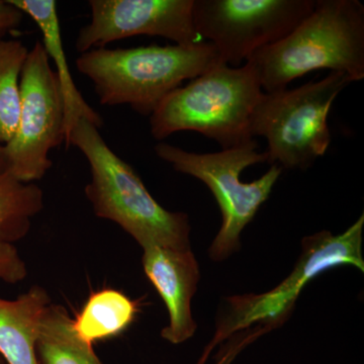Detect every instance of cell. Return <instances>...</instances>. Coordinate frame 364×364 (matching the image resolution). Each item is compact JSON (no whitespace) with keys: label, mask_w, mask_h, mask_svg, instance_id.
<instances>
[{"label":"cell","mask_w":364,"mask_h":364,"mask_svg":"<svg viewBox=\"0 0 364 364\" xmlns=\"http://www.w3.org/2000/svg\"><path fill=\"white\" fill-rule=\"evenodd\" d=\"M265 93L287 90L309 72L330 69L364 78V6L358 0H316L289 35L247 59Z\"/></svg>","instance_id":"6da1fadb"},{"label":"cell","mask_w":364,"mask_h":364,"mask_svg":"<svg viewBox=\"0 0 364 364\" xmlns=\"http://www.w3.org/2000/svg\"><path fill=\"white\" fill-rule=\"evenodd\" d=\"M70 146L90 164L85 193L97 218L116 223L143 249L191 248L188 215L159 205L133 167L105 143L100 129L81 119L72 131Z\"/></svg>","instance_id":"7a4b0ae2"},{"label":"cell","mask_w":364,"mask_h":364,"mask_svg":"<svg viewBox=\"0 0 364 364\" xmlns=\"http://www.w3.org/2000/svg\"><path fill=\"white\" fill-rule=\"evenodd\" d=\"M219 61L214 46L150 45L132 49L97 48L76 61L78 71L95 85L102 105H128L150 117L163 100Z\"/></svg>","instance_id":"3957f363"},{"label":"cell","mask_w":364,"mask_h":364,"mask_svg":"<svg viewBox=\"0 0 364 364\" xmlns=\"http://www.w3.org/2000/svg\"><path fill=\"white\" fill-rule=\"evenodd\" d=\"M262 95L252 64L230 67L218 61L162 100L150 116L151 135L162 141L177 132L195 131L223 150L231 149L254 140L251 119Z\"/></svg>","instance_id":"277c9868"},{"label":"cell","mask_w":364,"mask_h":364,"mask_svg":"<svg viewBox=\"0 0 364 364\" xmlns=\"http://www.w3.org/2000/svg\"><path fill=\"white\" fill-rule=\"evenodd\" d=\"M154 150L174 170L200 179L212 191L221 210L222 226L210 245V256L217 261L226 259L240 248L242 231L269 198L282 167L272 164L267 173L250 183L240 181L244 169L267 162V152H258L255 140L208 154L188 152L164 142L158 143Z\"/></svg>","instance_id":"5b68a950"},{"label":"cell","mask_w":364,"mask_h":364,"mask_svg":"<svg viewBox=\"0 0 364 364\" xmlns=\"http://www.w3.org/2000/svg\"><path fill=\"white\" fill-rule=\"evenodd\" d=\"M352 82L340 72L294 90L261 95L251 119V135L267 141V162L305 170L331 144L328 116L339 93Z\"/></svg>","instance_id":"8992f818"},{"label":"cell","mask_w":364,"mask_h":364,"mask_svg":"<svg viewBox=\"0 0 364 364\" xmlns=\"http://www.w3.org/2000/svg\"><path fill=\"white\" fill-rule=\"evenodd\" d=\"M364 215L344 233L318 232L303 239V252L293 272L279 286L261 294L228 299L226 313L218 322L214 338L196 364H205L215 346L237 333L255 327L267 332L286 322L306 284L331 268L349 265L364 272L363 233Z\"/></svg>","instance_id":"52a82bcc"},{"label":"cell","mask_w":364,"mask_h":364,"mask_svg":"<svg viewBox=\"0 0 364 364\" xmlns=\"http://www.w3.org/2000/svg\"><path fill=\"white\" fill-rule=\"evenodd\" d=\"M65 143V114L58 78L40 41L28 51L21 75L18 129L4 145L9 170L23 182L42 179L52 168L50 152Z\"/></svg>","instance_id":"ba28073f"},{"label":"cell","mask_w":364,"mask_h":364,"mask_svg":"<svg viewBox=\"0 0 364 364\" xmlns=\"http://www.w3.org/2000/svg\"><path fill=\"white\" fill-rule=\"evenodd\" d=\"M316 0H193V23L219 62L238 67L254 52L289 35Z\"/></svg>","instance_id":"9c48e42d"},{"label":"cell","mask_w":364,"mask_h":364,"mask_svg":"<svg viewBox=\"0 0 364 364\" xmlns=\"http://www.w3.org/2000/svg\"><path fill=\"white\" fill-rule=\"evenodd\" d=\"M90 21L76 39L80 54L116 41L151 36L176 45L205 42L193 23V0H90Z\"/></svg>","instance_id":"30bf717a"},{"label":"cell","mask_w":364,"mask_h":364,"mask_svg":"<svg viewBox=\"0 0 364 364\" xmlns=\"http://www.w3.org/2000/svg\"><path fill=\"white\" fill-rule=\"evenodd\" d=\"M144 272L160 294L169 314V324L163 328V339L172 344L188 341L196 333L191 299L200 279V267L189 249H143Z\"/></svg>","instance_id":"8fae6325"},{"label":"cell","mask_w":364,"mask_h":364,"mask_svg":"<svg viewBox=\"0 0 364 364\" xmlns=\"http://www.w3.org/2000/svg\"><path fill=\"white\" fill-rule=\"evenodd\" d=\"M13 6L28 14L42 33V44L48 58L54 63L58 78L65 114V144L79 121L86 119L100 129L104 124L102 117L97 114L81 95L72 78L62 41L61 26L56 1L54 0H9Z\"/></svg>","instance_id":"7c38bea8"},{"label":"cell","mask_w":364,"mask_h":364,"mask_svg":"<svg viewBox=\"0 0 364 364\" xmlns=\"http://www.w3.org/2000/svg\"><path fill=\"white\" fill-rule=\"evenodd\" d=\"M50 304L49 294L40 286L16 299L0 298V356L7 364H39L36 342L41 318Z\"/></svg>","instance_id":"4fadbf2b"},{"label":"cell","mask_w":364,"mask_h":364,"mask_svg":"<svg viewBox=\"0 0 364 364\" xmlns=\"http://www.w3.org/2000/svg\"><path fill=\"white\" fill-rule=\"evenodd\" d=\"M36 353L39 364H102L92 344L76 333L68 311L56 304H50L41 318Z\"/></svg>","instance_id":"5bb4252c"},{"label":"cell","mask_w":364,"mask_h":364,"mask_svg":"<svg viewBox=\"0 0 364 364\" xmlns=\"http://www.w3.org/2000/svg\"><path fill=\"white\" fill-rule=\"evenodd\" d=\"M135 301L116 289H105L90 294L80 314L73 320L74 329L88 343L116 337L135 320Z\"/></svg>","instance_id":"9a60e30c"},{"label":"cell","mask_w":364,"mask_h":364,"mask_svg":"<svg viewBox=\"0 0 364 364\" xmlns=\"http://www.w3.org/2000/svg\"><path fill=\"white\" fill-rule=\"evenodd\" d=\"M44 208V191L11 172H0V242L14 244L30 232L32 220Z\"/></svg>","instance_id":"2e32d148"},{"label":"cell","mask_w":364,"mask_h":364,"mask_svg":"<svg viewBox=\"0 0 364 364\" xmlns=\"http://www.w3.org/2000/svg\"><path fill=\"white\" fill-rule=\"evenodd\" d=\"M28 48L18 40H0V144L6 145L18 129L21 75Z\"/></svg>","instance_id":"e0dca14e"},{"label":"cell","mask_w":364,"mask_h":364,"mask_svg":"<svg viewBox=\"0 0 364 364\" xmlns=\"http://www.w3.org/2000/svg\"><path fill=\"white\" fill-rule=\"evenodd\" d=\"M28 277V267L14 244L0 242V280L18 284Z\"/></svg>","instance_id":"ac0fdd59"},{"label":"cell","mask_w":364,"mask_h":364,"mask_svg":"<svg viewBox=\"0 0 364 364\" xmlns=\"http://www.w3.org/2000/svg\"><path fill=\"white\" fill-rule=\"evenodd\" d=\"M23 16L9 0H0V32L9 33L18 28Z\"/></svg>","instance_id":"d6986e66"},{"label":"cell","mask_w":364,"mask_h":364,"mask_svg":"<svg viewBox=\"0 0 364 364\" xmlns=\"http://www.w3.org/2000/svg\"><path fill=\"white\" fill-rule=\"evenodd\" d=\"M249 343H250V340L243 335H239V337H236V338L234 337L231 345H229L223 353L219 354L220 359L217 364H231L237 354Z\"/></svg>","instance_id":"ffe728a7"},{"label":"cell","mask_w":364,"mask_h":364,"mask_svg":"<svg viewBox=\"0 0 364 364\" xmlns=\"http://www.w3.org/2000/svg\"><path fill=\"white\" fill-rule=\"evenodd\" d=\"M9 170V162H7L6 148L0 144V172Z\"/></svg>","instance_id":"44dd1931"},{"label":"cell","mask_w":364,"mask_h":364,"mask_svg":"<svg viewBox=\"0 0 364 364\" xmlns=\"http://www.w3.org/2000/svg\"><path fill=\"white\" fill-rule=\"evenodd\" d=\"M6 33H7L6 32H0V40L4 39V38H6Z\"/></svg>","instance_id":"7402d4cb"},{"label":"cell","mask_w":364,"mask_h":364,"mask_svg":"<svg viewBox=\"0 0 364 364\" xmlns=\"http://www.w3.org/2000/svg\"><path fill=\"white\" fill-rule=\"evenodd\" d=\"M0 364H7L6 361H4V359L0 356Z\"/></svg>","instance_id":"603a6c76"}]
</instances>
